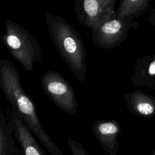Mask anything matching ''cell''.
<instances>
[{
  "instance_id": "1",
  "label": "cell",
  "mask_w": 155,
  "mask_h": 155,
  "mask_svg": "<svg viewBox=\"0 0 155 155\" xmlns=\"http://www.w3.org/2000/svg\"><path fill=\"white\" fill-rule=\"evenodd\" d=\"M0 87L13 110L50 154L64 155L45 131L33 101L22 87L19 74L12 62L8 59L0 61Z\"/></svg>"
},
{
  "instance_id": "2",
  "label": "cell",
  "mask_w": 155,
  "mask_h": 155,
  "mask_svg": "<svg viewBox=\"0 0 155 155\" xmlns=\"http://www.w3.org/2000/svg\"><path fill=\"white\" fill-rule=\"evenodd\" d=\"M45 17L48 33L58 53L75 77L85 82L87 52L79 33L60 16L47 12Z\"/></svg>"
},
{
  "instance_id": "3",
  "label": "cell",
  "mask_w": 155,
  "mask_h": 155,
  "mask_svg": "<svg viewBox=\"0 0 155 155\" xmlns=\"http://www.w3.org/2000/svg\"><path fill=\"white\" fill-rule=\"evenodd\" d=\"M5 32L0 38L10 54L27 71H33L35 64L41 60L42 50L32 35L16 22L10 19L5 24Z\"/></svg>"
},
{
  "instance_id": "4",
  "label": "cell",
  "mask_w": 155,
  "mask_h": 155,
  "mask_svg": "<svg viewBox=\"0 0 155 155\" xmlns=\"http://www.w3.org/2000/svg\"><path fill=\"white\" fill-rule=\"evenodd\" d=\"M40 80L44 93L61 111L71 116L77 113L78 102L74 90L61 74L47 70Z\"/></svg>"
},
{
  "instance_id": "5",
  "label": "cell",
  "mask_w": 155,
  "mask_h": 155,
  "mask_svg": "<svg viewBox=\"0 0 155 155\" xmlns=\"http://www.w3.org/2000/svg\"><path fill=\"white\" fill-rule=\"evenodd\" d=\"M137 24L134 20L116 16L91 29L92 41L100 48H114L125 40L130 30Z\"/></svg>"
},
{
  "instance_id": "6",
  "label": "cell",
  "mask_w": 155,
  "mask_h": 155,
  "mask_svg": "<svg viewBox=\"0 0 155 155\" xmlns=\"http://www.w3.org/2000/svg\"><path fill=\"white\" fill-rule=\"evenodd\" d=\"M117 0H74V11L79 24L92 29L117 16Z\"/></svg>"
},
{
  "instance_id": "7",
  "label": "cell",
  "mask_w": 155,
  "mask_h": 155,
  "mask_svg": "<svg viewBox=\"0 0 155 155\" xmlns=\"http://www.w3.org/2000/svg\"><path fill=\"white\" fill-rule=\"evenodd\" d=\"M91 130L105 152L110 155H116L119 148L117 137L121 131L119 122L114 119H99L92 124Z\"/></svg>"
},
{
  "instance_id": "8",
  "label": "cell",
  "mask_w": 155,
  "mask_h": 155,
  "mask_svg": "<svg viewBox=\"0 0 155 155\" xmlns=\"http://www.w3.org/2000/svg\"><path fill=\"white\" fill-rule=\"evenodd\" d=\"M8 122L13 128L15 139L21 145L23 155H45L38 143L34 134L14 110L10 112Z\"/></svg>"
},
{
  "instance_id": "9",
  "label": "cell",
  "mask_w": 155,
  "mask_h": 155,
  "mask_svg": "<svg viewBox=\"0 0 155 155\" xmlns=\"http://www.w3.org/2000/svg\"><path fill=\"white\" fill-rule=\"evenodd\" d=\"M131 81L133 87H145L155 92V54L136 59Z\"/></svg>"
},
{
  "instance_id": "10",
  "label": "cell",
  "mask_w": 155,
  "mask_h": 155,
  "mask_svg": "<svg viewBox=\"0 0 155 155\" xmlns=\"http://www.w3.org/2000/svg\"><path fill=\"white\" fill-rule=\"evenodd\" d=\"M124 100L129 112L142 117L155 116V96L138 89L124 93Z\"/></svg>"
},
{
  "instance_id": "11",
  "label": "cell",
  "mask_w": 155,
  "mask_h": 155,
  "mask_svg": "<svg viewBox=\"0 0 155 155\" xmlns=\"http://www.w3.org/2000/svg\"><path fill=\"white\" fill-rule=\"evenodd\" d=\"M14 137L12 125L0 110V155H21Z\"/></svg>"
},
{
  "instance_id": "12",
  "label": "cell",
  "mask_w": 155,
  "mask_h": 155,
  "mask_svg": "<svg viewBox=\"0 0 155 155\" xmlns=\"http://www.w3.org/2000/svg\"><path fill=\"white\" fill-rule=\"evenodd\" d=\"M151 0H120L116 10L117 16L134 20L148 10Z\"/></svg>"
},
{
  "instance_id": "13",
  "label": "cell",
  "mask_w": 155,
  "mask_h": 155,
  "mask_svg": "<svg viewBox=\"0 0 155 155\" xmlns=\"http://www.w3.org/2000/svg\"><path fill=\"white\" fill-rule=\"evenodd\" d=\"M67 144L73 155H90L78 142L70 137L67 139Z\"/></svg>"
},
{
  "instance_id": "14",
  "label": "cell",
  "mask_w": 155,
  "mask_h": 155,
  "mask_svg": "<svg viewBox=\"0 0 155 155\" xmlns=\"http://www.w3.org/2000/svg\"><path fill=\"white\" fill-rule=\"evenodd\" d=\"M148 21L151 25L155 26V7L151 11L148 17Z\"/></svg>"
},
{
  "instance_id": "15",
  "label": "cell",
  "mask_w": 155,
  "mask_h": 155,
  "mask_svg": "<svg viewBox=\"0 0 155 155\" xmlns=\"http://www.w3.org/2000/svg\"><path fill=\"white\" fill-rule=\"evenodd\" d=\"M150 155H155V148L153 149V150L152 151V152L150 154Z\"/></svg>"
}]
</instances>
